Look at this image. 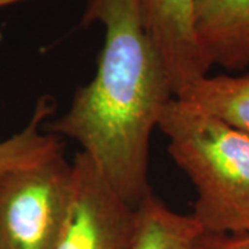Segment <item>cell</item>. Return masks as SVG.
Returning a JSON list of instances; mask_svg holds the SVG:
<instances>
[{"label":"cell","mask_w":249,"mask_h":249,"mask_svg":"<svg viewBox=\"0 0 249 249\" xmlns=\"http://www.w3.org/2000/svg\"><path fill=\"white\" fill-rule=\"evenodd\" d=\"M53 111L52 98H39L29 124L17 134L0 142V172L34 165L64 148L58 136L40 132L43 121Z\"/></svg>","instance_id":"9c48e42d"},{"label":"cell","mask_w":249,"mask_h":249,"mask_svg":"<svg viewBox=\"0 0 249 249\" xmlns=\"http://www.w3.org/2000/svg\"><path fill=\"white\" fill-rule=\"evenodd\" d=\"M94 22L104 28L97 72L47 129L78 142L116 193L139 208L152 194L150 142L173 98L169 76L147 34L142 0H86L82 25Z\"/></svg>","instance_id":"6da1fadb"},{"label":"cell","mask_w":249,"mask_h":249,"mask_svg":"<svg viewBox=\"0 0 249 249\" xmlns=\"http://www.w3.org/2000/svg\"><path fill=\"white\" fill-rule=\"evenodd\" d=\"M73 196L53 249H134L139 211L124 201L85 152L72 160Z\"/></svg>","instance_id":"277c9868"},{"label":"cell","mask_w":249,"mask_h":249,"mask_svg":"<svg viewBox=\"0 0 249 249\" xmlns=\"http://www.w3.org/2000/svg\"><path fill=\"white\" fill-rule=\"evenodd\" d=\"M216 118L249 134V75L205 76L180 96Z\"/></svg>","instance_id":"52a82bcc"},{"label":"cell","mask_w":249,"mask_h":249,"mask_svg":"<svg viewBox=\"0 0 249 249\" xmlns=\"http://www.w3.org/2000/svg\"><path fill=\"white\" fill-rule=\"evenodd\" d=\"M73 168L64 148L0 172V249H53L68 220Z\"/></svg>","instance_id":"3957f363"},{"label":"cell","mask_w":249,"mask_h":249,"mask_svg":"<svg viewBox=\"0 0 249 249\" xmlns=\"http://www.w3.org/2000/svg\"><path fill=\"white\" fill-rule=\"evenodd\" d=\"M139 211V227L134 249H190L202 231L190 214L170 211L157 196H148Z\"/></svg>","instance_id":"ba28073f"},{"label":"cell","mask_w":249,"mask_h":249,"mask_svg":"<svg viewBox=\"0 0 249 249\" xmlns=\"http://www.w3.org/2000/svg\"><path fill=\"white\" fill-rule=\"evenodd\" d=\"M194 32L212 65L238 71L249 65V0H196Z\"/></svg>","instance_id":"8992f818"},{"label":"cell","mask_w":249,"mask_h":249,"mask_svg":"<svg viewBox=\"0 0 249 249\" xmlns=\"http://www.w3.org/2000/svg\"><path fill=\"white\" fill-rule=\"evenodd\" d=\"M21 1H25V0H0V9L10 6V4H14V3H21Z\"/></svg>","instance_id":"8fae6325"},{"label":"cell","mask_w":249,"mask_h":249,"mask_svg":"<svg viewBox=\"0 0 249 249\" xmlns=\"http://www.w3.org/2000/svg\"><path fill=\"white\" fill-rule=\"evenodd\" d=\"M190 249H249V231L211 232L202 230Z\"/></svg>","instance_id":"30bf717a"},{"label":"cell","mask_w":249,"mask_h":249,"mask_svg":"<svg viewBox=\"0 0 249 249\" xmlns=\"http://www.w3.org/2000/svg\"><path fill=\"white\" fill-rule=\"evenodd\" d=\"M194 1L142 0L144 25L166 68L173 97L208 76L212 67L196 42Z\"/></svg>","instance_id":"5b68a950"},{"label":"cell","mask_w":249,"mask_h":249,"mask_svg":"<svg viewBox=\"0 0 249 249\" xmlns=\"http://www.w3.org/2000/svg\"><path fill=\"white\" fill-rule=\"evenodd\" d=\"M157 127L196 190L193 217L204 231H249V134L173 97Z\"/></svg>","instance_id":"7a4b0ae2"}]
</instances>
